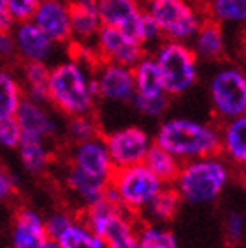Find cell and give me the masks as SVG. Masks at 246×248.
I'll list each match as a JSON object with an SVG mask.
<instances>
[{"label": "cell", "instance_id": "7402d4cb", "mask_svg": "<svg viewBox=\"0 0 246 248\" xmlns=\"http://www.w3.org/2000/svg\"><path fill=\"white\" fill-rule=\"evenodd\" d=\"M199 11L204 18H211L220 25H246V0H204Z\"/></svg>", "mask_w": 246, "mask_h": 248}, {"label": "cell", "instance_id": "d4e9b609", "mask_svg": "<svg viewBox=\"0 0 246 248\" xmlns=\"http://www.w3.org/2000/svg\"><path fill=\"white\" fill-rule=\"evenodd\" d=\"M23 86L11 72L0 71V122L15 118L23 102Z\"/></svg>", "mask_w": 246, "mask_h": 248}, {"label": "cell", "instance_id": "ac0fdd59", "mask_svg": "<svg viewBox=\"0 0 246 248\" xmlns=\"http://www.w3.org/2000/svg\"><path fill=\"white\" fill-rule=\"evenodd\" d=\"M194 51L206 60H218L225 53V37L222 25L211 18H202L199 30L194 35Z\"/></svg>", "mask_w": 246, "mask_h": 248}, {"label": "cell", "instance_id": "f35d334b", "mask_svg": "<svg viewBox=\"0 0 246 248\" xmlns=\"http://www.w3.org/2000/svg\"><path fill=\"white\" fill-rule=\"evenodd\" d=\"M106 248H139V241H138V234H132V236H128V238L122 239L118 243L111 245V247H106Z\"/></svg>", "mask_w": 246, "mask_h": 248}, {"label": "cell", "instance_id": "d6986e66", "mask_svg": "<svg viewBox=\"0 0 246 248\" xmlns=\"http://www.w3.org/2000/svg\"><path fill=\"white\" fill-rule=\"evenodd\" d=\"M95 4L100 25L114 29H122L142 13L138 0H95Z\"/></svg>", "mask_w": 246, "mask_h": 248}, {"label": "cell", "instance_id": "5b68a950", "mask_svg": "<svg viewBox=\"0 0 246 248\" xmlns=\"http://www.w3.org/2000/svg\"><path fill=\"white\" fill-rule=\"evenodd\" d=\"M197 53L181 41H164L155 53L164 90L169 97L183 95L197 83Z\"/></svg>", "mask_w": 246, "mask_h": 248}, {"label": "cell", "instance_id": "484cf974", "mask_svg": "<svg viewBox=\"0 0 246 248\" xmlns=\"http://www.w3.org/2000/svg\"><path fill=\"white\" fill-rule=\"evenodd\" d=\"M25 76V90L27 97L32 102L44 104L47 102V78H49V69L46 63L41 62H25L23 67Z\"/></svg>", "mask_w": 246, "mask_h": 248}, {"label": "cell", "instance_id": "d590c367", "mask_svg": "<svg viewBox=\"0 0 246 248\" xmlns=\"http://www.w3.org/2000/svg\"><path fill=\"white\" fill-rule=\"evenodd\" d=\"M15 188H16L15 178L11 176L5 169L0 167V202L13 196V194H15Z\"/></svg>", "mask_w": 246, "mask_h": 248}, {"label": "cell", "instance_id": "ab89813d", "mask_svg": "<svg viewBox=\"0 0 246 248\" xmlns=\"http://www.w3.org/2000/svg\"><path fill=\"white\" fill-rule=\"evenodd\" d=\"M41 248H60V247H58V243H57V241H53V239H47L46 243H44Z\"/></svg>", "mask_w": 246, "mask_h": 248}, {"label": "cell", "instance_id": "ffe728a7", "mask_svg": "<svg viewBox=\"0 0 246 248\" xmlns=\"http://www.w3.org/2000/svg\"><path fill=\"white\" fill-rule=\"evenodd\" d=\"M65 183L69 186V190L85 201V204H92L95 201H99L100 197H104L109 188V182L92 176L72 164L67 169Z\"/></svg>", "mask_w": 246, "mask_h": 248}, {"label": "cell", "instance_id": "74e56055", "mask_svg": "<svg viewBox=\"0 0 246 248\" xmlns=\"http://www.w3.org/2000/svg\"><path fill=\"white\" fill-rule=\"evenodd\" d=\"M16 51L15 37L11 33H0V57H11Z\"/></svg>", "mask_w": 246, "mask_h": 248}, {"label": "cell", "instance_id": "cb8c5ba5", "mask_svg": "<svg viewBox=\"0 0 246 248\" xmlns=\"http://www.w3.org/2000/svg\"><path fill=\"white\" fill-rule=\"evenodd\" d=\"M181 201L183 199H181L180 192L174 188V185H164L160 192L152 199V202L144 208V211L155 222H170L178 215Z\"/></svg>", "mask_w": 246, "mask_h": 248}, {"label": "cell", "instance_id": "2e32d148", "mask_svg": "<svg viewBox=\"0 0 246 248\" xmlns=\"http://www.w3.org/2000/svg\"><path fill=\"white\" fill-rule=\"evenodd\" d=\"M220 153L237 167L246 164V115L223 122L220 129Z\"/></svg>", "mask_w": 246, "mask_h": 248}, {"label": "cell", "instance_id": "30bf717a", "mask_svg": "<svg viewBox=\"0 0 246 248\" xmlns=\"http://www.w3.org/2000/svg\"><path fill=\"white\" fill-rule=\"evenodd\" d=\"M97 55L102 62L134 67L142 57H146V49L128 41L118 29L102 25L97 32Z\"/></svg>", "mask_w": 246, "mask_h": 248}, {"label": "cell", "instance_id": "603a6c76", "mask_svg": "<svg viewBox=\"0 0 246 248\" xmlns=\"http://www.w3.org/2000/svg\"><path fill=\"white\" fill-rule=\"evenodd\" d=\"M144 166L160 180L164 185H172L180 172L181 162L176 157H172L170 153H167L166 150H162L160 146H156L155 143L150 146L144 158Z\"/></svg>", "mask_w": 246, "mask_h": 248}, {"label": "cell", "instance_id": "836d02e7", "mask_svg": "<svg viewBox=\"0 0 246 248\" xmlns=\"http://www.w3.org/2000/svg\"><path fill=\"white\" fill-rule=\"evenodd\" d=\"M21 129L16 118L2 120L0 122V146L4 148H18L21 143Z\"/></svg>", "mask_w": 246, "mask_h": 248}, {"label": "cell", "instance_id": "44dd1931", "mask_svg": "<svg viewBox=\"0 0 246 248\" xmlns=\"http://www.w3.org/2000/svg\"><path fill=\"white\" fill-rule=\"evenodd\" d=\"M132 72H134V81H136V95L146 97V99L166 95L160 69L156 65L155 58L142 57L132 67Z\"/></svg>", "mask_w": 246, "mask_h": 248}, {"label": "cell", "instance_id": "3957f363", "mask_svg": "<svg viewBox=\"0 0 246 248\" xmlns=\"http://www.w3.org/2000/svg\"><path fill=\"white\" fill-rule=\"evenodd\" d=\"M231 178V169L225 158L215 157L194 158L181 162L174 180V188L188 204H209L225 190Z\"/></svg>", "mask_w": 246, "mask_h": 248}, {"label": "cell", "instance_id": "8d00e7d4", "mask_svg": "<svg viewBox=\"0 0 246 248\" xmlns=\"http://www.w3.org/2000/svg\"><path fill=\"white\" fill-rule=\"evenodd\" d=\"M15 27V19L7 13L5 0H0V33H11Z\"/></svg>", "mask_w": 246, "mask_h": 248}, {"label": "cell", "instance_id": "1f68e13d", "mask_svg": "<svg viewBox=\"0 0 246 248\" xmlns=\"http://www.w3.org/2000/svg\"><path fill=\"white\" fill-rule=\"evenodd\" d=\"M5 4H7V13L15 19V23H25L32 21L41 0H5Z\"/></svg>", "mask_w": 246, "mask_h": 248}, {"label": "cell", "instance_id": "4fadbf2b", "mask_svg": "<svg viewBox=\"0 0 246 248\" xmlns=\"http://www.w3.org/2000/svg\"><path fill=\"white\" fill-rule=\"evenodd\" d=\"M13 37H15L16 51L25 62L44 63L53 51V43L33 21L18 23Z\"/></svg>", "mask_w": 246, "mask_h": 248}, {"label": "cell", "instance_id": "4316f807", "mask_svg": "<svg viewBox=\"0 0 246 248\" xmlns=\"http://www.w3.org/2000/svg\"><path fill=\"white\" fill-rule=\"evenodd\" d=\"M18 152L23 167L32 174H43L51 162V153L47 152V148L44 146V141L21 138Z\"/></svg>", "mask_w": 246, "mask_h": 248}, {"label": "cell", "instance_id": "ee69618b", "mask_svg": "<svg viewBox=\"0 0 246 248\" xmlns=\"http://www.w3.org/2000/svg\"><path fill=\"white\" fill-rule=\"evenodd\" d=\"M11 248H16V247H11Z\"/></svg>", "mask_w": 246, "mask_h": 248}, {"label": "cell", "instance_id": "9a60e30c", "mask_svg": "<svg viewBox=\"0 0 246 248\" xmlns=\"http://www.w3.org/2000/svg\"><path fill=\"white\" fill-rule=\"evenodd\" d=\"M44 220L39 213L29 208L16 211L15 229H13V247L16 248H41L47 241Z\"/></svg>", "mask_w": 246, "mask_h": 248}, {"label": "cell", "instance_id": "7c38bea8", "mask_svg": "<svg viewBox=\"0 0 246 248\" xmlns=\"http://www.w3.org/2000/svg\"><path fill=\"white\" fill-rule=\"evenodd\" d=\"M72 166L79 167L81 171L92 176L109 182L114 171V164L109 157L106 143L102 138H95L74 144L72 150Z\"/></svg>", "mask_w": 246, "mask_h": 248}, {"label": "cell", "instance_id": "f1b7e54d", "mask_svg": "<svg viewBox=\"0 0 246 248\" xmlns=\"http://www.w3.org/2000/svg\"><path fill=\"white\" fill-rule=\"evenodd\" d=\"M139 248H180L174 234L156 225H141L138 229Z\"/></svg>", "mask_w": 246, "mask_h": 248}, {"label": "cell", "instance_id": "f546056e", "mask_svg": "<svg viewBox=\"0 0 246 248\" xmlns=\"http://www.w3.org/2000/svg\"><path fill=\"white\" fill-rule=\"evenodd\" d=\"M69 138L72 139V143H83L88 139L100 138L99 124L95 122L92 115H79V116H71L69 120Z\"/></svg>", "mask_w": 246, "mask_h": 248}, {"label": "cell", "instance_id": "52a82bcc", "mask_svg": "<svg viewBox=\"0 0 246 248\" xmlns=\"http://www.w3.org/2000/svg\"><path fill=\"white\" fill-rule=\"evenodd\" d=\"M215 115L220 122L246 115V72L237 67H223L209 83Z\"/></svg>", "mask_w": 246, "mask_h": 248}, {"label": "cell", "instance_id": "277c9868", "mask_svg": "<svg viewBox=\"0 0 246 248\" xmlns=\"http://www.w3.org/2000/svg\"><path fill=\"white\" fill-rule=\"evenodd\" d=\"M109 186L123 210L139 217L160 192L164 183L144 164H138L130 167H114L109 178Z\"/></svg>", "mask_w": 246, "mask_h": 248}, {"label": "cell", "instance_id": "e0dca14e", "mask_svg": "<svg viewBox=\"0 0 246 248\" xmlns=\"http://www.w3.org/2000/svg\"><path fill=\"white\" fill-rule=\"evenodd\" d=\"M69 15H71L72 41L76 43L90 41L102 27L95 0H69Z\"/></svg>", "mask_w": 246, "mask_h": 248}, {"label": "cell", "instance_id": "6da1fadb", "mask_svg": "<svg viewBox=\"0 0 246 248\" xmlns=\"http://www.w3.org/2000/svg\"><path fill=\"white\" fill-rule=\"evenodd\" d=\"M153 143L180 162L220 155V130L190 118H170L158 127Z\"/></svg>", "mask_w": 246, "mask_h": 248}, {"label": "cell", "instance_id": "b9f144b4", "mask_svg": "<svg viewBox=\"0 0 246 248\" xmlns=\"http://www.w3.org/2000/svg\"><path fill=\"white\" fill-rule=\"evenodd\" d=\"M192 2H194V4H195V5H197V7H199V5H200V4H202L204 0H192Z\"/></svg>", "mask_w": 246, "mask_h": 248}, {"label": "cell", "instance_id": "60d3db41", "mask_svg": "<svg viewBox=\"0 0 246 248\" xmlns=\"http://www.w3.org/2000/svg\"><path fill=\"white\" fill-rule=\"evenodd\" d=\"M138 2H139V4H150V2H153V0H138Z\"/></svg>", "mask_w": 246, "mask_h": 248}, {"label": "cell", "instance_id": "9c48e42d", "mask_svg": "<svg viewBox=\"0 0 246 248\" xmlns=\"http://www.w3.org/2000/svg\"><path fill=\"white\" fill-rule=\"evenodd\" d=\"M97 97L113 102H132L136 95L132 67L118 65L111 62H100L95 65L93 76Z\"/></svg>", "mask_w": 246, "mask_h": 248}, {"label": "cell", "instance_id": "8992f818", "mask_svg": "<svg viewBox=\"0 0 246 248\" xmlns=\"http://www.w3.org/2000/svg\"><path fill=\"white\" fill-rule=\"evenodd\" d=\"M146 13L152 16L167 41H188L202 23V13L192 0H153L146 5Z\"/></svg>", "mask_w": 246, "mask_h": 248}, {"label": "cell", "instance_id": "e575fe53", "mask_svg": "<svg viewBox=\"0 0 246 248\" xmlns=\"http://www.w3.org/2000/svg\"><path fill=\"white\" fill-rule=\"evenodd\" d=\"M246 232V218L243 213H237V211H232L231 215L225 220V236H227V241L231 243H239L243 238H245Z\"/></svg>", "mask_w": 246, "mask_h": 248}, {"label": "cell", "instance_id": "d6a6232c", "mask_svg": "<svg viewBox=\"0 0 246 248\" xmlns=\"http://www.w3.org/2000/svg\"><path fill=\"white\" fill-rule=\"evenodd\" d=\"M76 218L71 215V213H65V211H57L53 213L47 220H44V227H46V234L47 238L57 241L58 236H60L63 231L69 227L71 224H74Z\"/></svg>", "mask_w": 246, "mask_h": 248}, {"label": "cell", "instance_id": "ba28073f", "mask_svg": "<svg viewBox=\"0 0 246 248\" xmlns=\"http://www.w3.org/2000/svg\"><path fill=\"white\" fill-rule=\"evenodd\" d=\"M114 167H130L144 162L153 141L146 130L130 125L102 136Z\"/></svg>", "mask_w": 246, "mask_h": 248}, {"label": "cell", "instance_id": "4dcf8cb0", "mask_svg": "<svg viewBox=\"0 0 246 248\" xmlns=\"http://www.w3.org/2000/svg\"><path fill=\"white\" fill-rule=\"evenodd\" d=\"M134 108L144 116H160L164 115L169 108V95H160V97H153V99H146V97H139L134 95L132 99Z\"/></svg>", "mask_w": 246, "mask_h": 248}, {"label": "cell", "instance_id": "5bb4252c", "mask_svg": "<svg viewBox=\"0 0 246 248\" xmlns=\"http://www.w3.org/2000/svg\"><path fill=\"white\" fill-rule=\"evenodd\" d=\"M15 118L25 139L44 141V139L51 138L57 130V125L51 116L43 109V104L32 102L30 99H23Z\"/></svg>", "mask_w": 246, "mask_h": 248}, {"label": "cell", "instance_id": "8fae6325", "mask_svg": "<svg viewBox=\"0 0 246 248\" xmlns=\"http://www.w3.org/2000/svg\"><path fill=\"white\" fill-rule=\"evenodd\" d=\"M32 21L53 44H65L72 41L69 0H41Z\"/></svg>", "mask_w": 246, "mask_h": 248}, {"label": "cell", "instance_id": "7a4b0ae2", "mask_svg": "<svg viewBox=\"0 0 246 248\" xmlns=\"http://www.w3.org/2000/svg\"><path fill=\"white\" fill-rule=\"evenodd\" d=\"M95 99L97 90L93 79L77 60H67L49 69L47 102H51L63 115H90Z\"/></svg>", "mask_w": 246, "mask_h": 248}, {"label": "cell", "instance_id": "83f0119b", "mask_svg": "<svg viewBox=\"0 0 246 248\" xmlns=\"http://www.w3.org/2000/svg\"><path fill=\"white\" fill-rule=\"evenodd\" d=\"M57 243L60 248H106L104 241L77 220L58 236Z\"/></svg>", "mask_w": 246, "mask_h": 248}, {"label": "cell", "instance_id": "7bdbcfd3", "mask_svg": "<svg viewBox=\"0 0 246 248\" xmlns=\"http://www.w3.org/2000/svg\"><path fill=\"white\" fill-rule=\"evenodd\" d=\"M243 167V171H245V176H246V164H245V166H241Z\"/></svg>", "mask_w": 246, "mask_h": 248}]
</instances>
